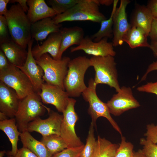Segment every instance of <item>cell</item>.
Segmentation results:
<instances>
[{"label": "cell", "instance_id": "cell-11", "mask_svg": "<svg viewBox=\"0 0 157 157\" xmlns=\"http://www.w3.org/2000/svg\"><path fill=\"white\" fill-rule=\"evenodd\" d=\"M130 2L129 0H121L119 7L117 8L113 13L112 42L114 47L123 44L131 28V24L128 22L126 12V7Z\"/></svg>", "mask_w": 157, "mask_h": 157}, {"label": "cell", "instance_id": "cell-49", "mask_svg": "<svg viewBox=\"0 0 157 157\" xmlns=\"http://www.w3.org/2000/svg\"><path fill=\"white\" fill-rule=\"evenodd\" d=\"M77 157H80V156H79H79H78Z\"/></svg>", "mask_w": 157, "mask_h": 157}, {"label": "cell", "instance_id": "cell-40", "mask_svg": "<svg viewBox=\"0 0 157 157\" xmlns=\"http://www.w3.org/2000/svg\"><path fill=\"white\" fill-rule=\"evenodd\" d=\"M10 65V63L4 53L0 50V71L7 69Z\"/></svg>", "mask_w": 157, "mask_h": 157}, {"label": "cell", "instance_id": "cell-14", "mask_svg": "<svg viewBox=\"0 0 157 157\" xmlns=\"http://www.w3.org/2000/svg\"><path fill=\"white\" fill-rule=\"evenodd\" d=\"M44 103L54 106L57 110L63 113L66 109L69 98L65 90L59 87L44 83L38 94Z\"/></svg>", "mask_w": 157, "mask_h": 157}, {"label": "cell", "instance_id": "cell-7", "mask_svg": "<svg viewBox=\"0 0 157 157\" xmlns=\"http://www.w3.org/2000/svg\"><path fill=\"white\" fill-rule=\"evenodd\" d=\"M97 86L94 79L91 78L88 81V87L82 94L84 99L89 103L88 112L92 118L91 122L95 126L96 122L99 117H104L121 136H122L121 130L111 116L106 103L103 102L98 98L96 92Z\"/></svg>", "mask_w": 157, "mask_h": 157}, {"label": "cell", "instance_id": "cell-20", "mask_svg": "<svg viewBox=\"0 0 157 157\" xmlns=\"http://www.w3.org/2000/svg\"><path fill=\"white\" fill-rule=\"evenodd\" d=\"M28 6L27 16L31 24L42 19L56 16V14L44 0H28Z\"/></svg>", "mask_w": 157, "mask_h": 157}, {"label": "cell", "instance_id": "cell-31", "mask_svg": "<svg viewBox=\"0 0 157 157\" xmlns=\"http://www.w3.org/2000/svg\"><path fill=\"white\" fill-rule=\"evenodd\" d=\"M133 147L132 143L126 141L125 137L121 136V142L115 157H132L134 152Z\"/></svg>", "mask_w": 157, "mask_h": 157}, {"label": "cell", "instance_id": "cell-44", "mask_svg": "<svg viewBox=\"0 0 157 157\" xmlns=\"http://www.w3.org/2000/svg\"><path fill=\"white\" fill-rule=\"evenodd\" d=\"M150 49L152 51L155 57L157 58V42L151 41Z\"/></svg>", "mask_w": 157, "mask_h": 157}, {"label": "cell", "instance_id": "cell-8", "mask_svg": "<svg viewBox=\"0 0 157 157\" xmlns=\"http://www.w3.org/2000/svg\"><path fill=\"white\" fill-rule=\"evenodd\" d=\"M0 80L13 89L20 99L35 92L27 76L19 68L10 63L7 69L0 71Z\"/></svg>", "mask_w": 157, "mask_h": 157}, {"label": "cell", "instance_id": "cell-43", "mask_svg": "<svg viewBox=\"0 0 157 157\" xmlns=\"http://www.w3.org/2000/svg\"><path fill=\"white\" fill-rule=\"evenodd\" d=\"M27 0H11L9 3H15V2L18 3L22 7L24 11L26 13L28 11V7L27 5Z\"/></svg>", "mask_w": 157, "mask_h": 157}, {"label": "cell", "instance_id": "cell-34", "mask_svg": "<svg viewBox=\"0 0 157 157\" xmlns=\"http://www.w3.org/2000/svg\"><path fill=\"white\" fill-rule=\"evenodd\" d=\"M84 145L80 147L68 148L54 155L53 157H77L83 150Z\"/></svg>", "mask_w": 157, "mask_h": 157}, {"label": "cell", "instance_id": "cell-47", "mask_svg": "<svg viewBox=\"0 0 157 157\" xmlns=\"http://www.w3.org/2000/svg\"><path fill=\"white\" fill-rule=\"evenodd\" d=\"M8 117L4 114L0 112V121L5 120L7 119Z\"/></svg>", "mask_w": 157, "mask_h": 157}, {"label": "cell", "instance_id": "cell-10", "mask_svg": "<svg viewBox=\"0 0 157 157\" xmlns=\"http://www.w3.org/2000/svg\"><path fill=\"white\" fill-rule=\"evenodd\" d=\"M106 104L110 113L115 116H119L126 111L140 106L134 97L131 88L124 86L121 87Z\"/></svg>", "mask_w": 157, "mask_h": 157}, {"label": "cell", "instance_id": "cell-29", "mask_svg": "<svg viewBox=\"0 0 157 157\" xmlns=\"http://www.w3.org/2000/svg\"><path fill=\"white\" fill-rule=\"evenodd\" d=\"M94 124L91 123L86 143L81 152V157H92L95 148L96 140L94 135Z\"/></svg>", "mask_w": 157, "mask_h": 157}, {"label": "cell", "instance_id": "cell-33", "mask_svg": "<svg viewBox=\"0 0 157 157\" xmlns=\"http://www.w3.org/2000/svg\"><path fill=\"white\" fill-rule=\"evenodd\" d=\"M6 19L4 15H0V44L10 39Z\"/></svg>", "mask_w": 157, "mask_h": 157}, {"label": "cell", "instance_id": "cell-9", "mask_svg": "<svg viewBox=\"0 0 157 157\" xmlns=\"http://www.w3.org/2000/svg\"><path fill=\"white\" fill-rule=\"evenodd\" d=\"M76 102L75 99L69 97L67 106L63 113L60 136L66 143L68 148L76 147L84 145L76 135L75 130V125L78 119L74 109Z\"/></svg>", "mask_w": 157, "mask_h": 157}, {"label": "cell", "instance_id": "cell-12", "mask_svg": "<svg viewBox=\"0 0 157 157\" xmlns=\"http://www.w3.org/2000/svg\"><path fill=\"white\" fill-rule=\"evenodd\" d=\"M48 113V118L42 119L39 117L30 122L28 125L27 131L29 132H37L42 136L53 134L60 135L63 115L52 110Z\"/></svg>", "mask_w": 157, "mask_h": 157}, {"label": "cell", "instance_id": "cell-42", "mask_svg": "<svg viewBox=\"0 0 157 157\" xmlns=\"http://www.w3.org/2000/svg\"><path fill=\"white\" fill-rule=\"evenodd\" d=\"M10 1L9 0H0V15L5 16L6 14L8 11L7 5Z\"/></svg>", "mask_w": 157, "mask_h": 157}, {"label": "cell", "instance_id": "cell-39", "mask_svg": "<svg viewBox=\"0 0 157 157\" xmlns=\"http://www.w3.org/2000/svg\"><path fill=\"white\" fill-rule=\"evenodd\" d=\"M147 7L151 12L154 19L157 18V0L149 1Z\"/></svg>", "mask_w": 157, "mask_h": 157}, {"label": "cell", "instance_id": "cell-38", "mask_svg": "<svg viewBox=\"0 0 157 157\" xmlns=\"http://www.w3.org/2000/svg\"><path fill=\"white\" fill-rule=\"evenodd\" d=\"M149 36L151 41L157 42V18L153 19Z\"/></svg>", "mask_w": 157, "mask_h": 157}, {"label": "cell", "instance_id": "cell-22", "mask_svg": "<svg viewBox=\"0 0 157 157\" xmlns=\"http://www.w3.org/2000/svg\"><path fill=\"white\" fill-rule=\"evenodd\" d=\"M154 18L147 6L137 4L133 11L131 18V26L142 29L148 36Z\"/></svg>", "mask_w": 157, "mask_h": 157}, {"label": "cell", "instance_id": "cell-2", "mask_svg": "<svg viewBox=\"0 0 157 157\" xmlns=\"http://www.w3.org/2000/svg\"><path fill=\"white\" fill-rule=\"evenodd\" d=\"M91 66L90 59L85 56H79L71 59L64 81L65 90L69 97H79L87 88L84 77Z\"/></svg>", "mask_w": 157, "mask_h": 157}, {"label": "cell", "instance_id": "cell-48", "mask_svg": "<svg viewBox=\"0 0 157 157\" xmlns=\"http://www.w3.org/2000/svg\"><path fill=\"white\" fill-rule=\"evenodd\" d=\"M6 153L5 151H1L0 152V157H3L4 155ZM8 157H14V156H10Z\"/></svg>", "mask_w": 157, "mask_h": 157}, {"label": "cell", "instance_id": "cell-21", "mask_svg": "<svg viewBox=\"0 0 157 157\" xmlns=\"http://www.w3.org/2000/svg\"><path fill=\"white\" fill-rule=\"evenodd\" d=\"M60 32L62 37L60 56L62 58L67 49L74 45L80 44L84 37V33L83 29L78 26L61 28Z\"/></svg>", "mask_w": 157, "mask_h": 157}, {"label": "cell", "instance_id": "cell-6", "mask_svg": "<svg viewBox=\"0 0 157 157\" xmlns=\"http://www.w3.org/2000/svg\"><path fill=\"white\" fill-rule=\"evenodd\" d=\"M91 66L95 71L94 81L97 85L106 84L117 92L120 89L118 80L116 63L114 56H92L90 59Z\"/></svg>", "mask_w": 157, "mask_h": 157}, {"label": "cell", "instance_id": "cell-19", "mask_svg": "<svg viewBox=\"0 0 157 157\" xmlns=\"http://www.w3.org/2000/svg\"><path fill=\"white\" fill-rule=\"evenodd\" d=\"M62 25L55 24L53 19L47 17L31 24V34L32 39L36 41L46 39L51 34L60 31Z\"/></svg>", "mask_w": 157, "mask_h": 157}, {"label": "cell", "instance_id": "cell-16", "mask_svg": "<svg viewBox=\"0 0 157 157\" xmlns=\"http://www.w3.org/2000/svg\"><path fill=\"white\" fill-rule=\"evenodd\" d=\"M20 99L15 91L0 81V112L10 118H15Z\"/></svg>", "mask_w": 157, "mask_h": 157}, {"label": "cell", "instance_id": "cell-32", "mask_svg": "<svg viewBox=\"0 0 157 157\" xmlns=\"http://www.w3.org/2000/svg\"><path fill=\"white\" fill-rule=\"evenodd\" d=\"M140 144L143 146L141 149L146 157H157V144L144 138L140 140Z\"/></svg>", "mask_w": 157, "mask_h": 157}, {"label": "cell", "instance_id": "cell-1", "mask_svg": "<svg viewBox=\"0 0 157 157\" xmlns=\"http://www.w3.org/2000/svg\"><path fill=\"white\" fill-rule=\"evenodd\" d=\"M4 16L11 39L26 49L32 38L31 23L25 12L17 3L12 5Z\"/></svg>", "mask_w": 157, "mask_h": 157}, {"label": "cell", "instance_id": "cell-5", "mask_svg": "<svg viewBox=\"0 0 157 157\" xmlns=\"http://www.w3.org/2000/svg\"><path fill=\"white\" fill-rule=\"evenodd\" d=\"M70 60L67 56H64L60 60H55L46 53L36 61L43 71V79L46 83L59 87L65 90L64 81Z\"/></svg>", "mask_w": 157, "mask_h": 157}, {"label": "cell", "instance_id": "cell-3", "mask_svg": "<svg viewBox=\"0 0 157 157\" xmlns=\"http://www.w3.org/2000/svg\"><path fill=\"white\" fill-rule=\"evenodd\" d=\"M97 0H80L65 13L57 15L53 18L56 24L65 22L89 21L100 23L106 19L100 11Z\"/></svg>", "mask_w": 157, "mask_h": 157}, {"label": "cell", "instance_id": "cell-28", "mask_svg": "<svg viewBox=\"0 0 157 157\" xmlns=\"http://www.w3.org/2000/svg\"><path fill=\"white\" fill-rule=\"evenodd\" d=\"M40 141L53 156L68 148L60 135L56 134L42 136Z\"/></svg>", "mask_w": 157, "mask_h": 157}, {"label": "cell", "instance_id": "cell-26", "mask_svg": "<svg viewBox=\"0 0 157 157\" xmlns=\"http://www.w3.org/2000/svg\"><path fill=\"white\" fill-rule=\"evenodd\" d=\"M119 147V144L113 143L98 136L92 157H115Z\"/></svg>", "mask_w": 157, "mask_h": 157}, {"label": "cell", "instance_id": "cell-36", "mask_svg": "<svg viewBox=\"0 0 157 157\" xmlns=\"http://www.w3.org/2000/svg\"><path fill=\"white\" fill-rule=\"evenodd\" d=\"M137 90L139 92L154 94L157 96V81L155 82H149L138 87Z\"/></svg>", "mask_w": 157, "mask_h": 157}, {"label": "cell", "instance_id": "cell-4", "mask_svg": "<svg viewBox=\"0 0 157 157\" xmlns=\"http://www.w3.org/2000/svg\"><path fill=\"white\" fill-rule=\"evenodd\" d=\"M39 94L34 92L20 100L15 118L20 133L27 131L28 125L31 122L40 117L49 108L44 106Z\"/></svg>", "mask_w": 157, "mask_h": 157}, {"label": "cell", "instance_id": "cell-30", "mask_svg": "<svg viewBox=\"0 0 157 157\" xmlns=\"http://www.w3.org/2000/svg\"><path fill=\"white\" fill-rule=\"evenodd\" d=\"M80 1V0H48L47 1L51 6L57 15L65 13Z\"/></svg>", "mask_w": 157, "mask_h": 157}, {"label": "cell", "instance_id": "cell-15", "mask_svg": "<svg viewBox=\"0 0 157 157\" xmlns=\"http://www.w3.org/2000/svg\"><path fill=\"white\" fill-rule=\"evenodd\" d=\"M33 41L32 38L28 43L27 57L24 64L22 66L17 67L27 76L33 85L35 92L38 94L41 92L42 86L44 83L43 79L44 72L42 68L37 64L33 56L32 49Z\"/></svg>", "mask_w": 157, "mask_h": 157}, {"label": "cell", "instance_id": "cell-35", "mask_svg": "<svg viewBox=\"0 0 157 157\" xmlns=\"http://www.w3.org/2000/svg\"><path fill=\"white\" fill-rule=\"evenodd\" d=\"M147 131L144 135L146 139L152 142L157 144V124H148L146 126Z\"/></svg>", "mask_w": 157, "mask_h": 157}, {"label": "cell", "instance_id": "cell-45", "mask_svg": "<svg viewBox=\"0 0 157 157\" xmlns=\"http://www.w3.org/2000/svg\"><path fill=\"white\" fill-rule=\"evenodd\" d=\"M99 5H102L106 6H109L113 3V0H97Z\"/></svg>", "mask_w": 157, "mask_h": 157}, {"label": "cell", "instance_id": "cell-41", "mask_svg": "<svg viewBox=\"0 0 157 157\" xmlns=\"http://www.w3.org/2000/svg\"><path fill=\"white\" fill-rule=\"evenodd\" d=\"M157 70V60L150 64L148 66L142 78L141 81L145 80L147 74L150 72Z\"/></svg>", "mask_w": 157, "mask_h": 157}, {"label": "cell", "instance_id": "cell-23", "mask_svg": "<svg viewBox=\"0 0 157 157\" xmlns=\"http://www.w3.org/2000/svg\"><path fill=\"white\" fill-rule=\"evenodd\" d=\"M0 129L6 134L11 142L12 150L9 154L14 156L18 150L17 143L20 133L17 126L15 118L0 121Z\"/></svg>", "mask_w": 157, "mask_h": 157}, {"label": "cell", "instance_id": "cell-27", "mask_svg": "<svg viewBox=\"0 0 157 157\" xmlns=\"http://www.w3.org/2000/svg\"><path fill=\"white\" fill-rule=\"evenodd\" d=\"M118 2V0H114L113 10L110 17L108 19L103 20L101 22L99 30L90 37L94 42H98L106 37L108 38L113 37V15L117 8Z\"/></svg>", "mask_w": 157, "mask_h": 157}, {"label": "cell", "instance_id": "cell-37", "mask_svg": "<svg viewBox=\"0 0 157 157\" xmlns=\"http://www.w3.org/2000/svg\"><path fill=\"white\" fill-rule=\"evenodd\" d=\"M14 157H38L34 153L28 149L23 147L18 149Z\"/></svg>", "mask_w": 157, "mask_h": 157}, {"label": "cell", "instance_id": "cell-24", "mask_svg": "<svg viewBox=\"0 0 157 157\" xmlns=\"http://www.w3.org/2000/svg\"><path fill=\"white\" fill-rule=\"evenodd\" d=\"M20 137L23 147L28 149L38 157H53L44 145L35 139L28 131L20 133Z\"/></svg>", "mask_w": 157, "mask_h": 157}, {"label": "cell", "instance_id": "cell-25", "mask_svg": "<svg viewBox=\"0 0 157 157\" xmlns=\"http://www.w3.org/2000/svg\"><path fill=\"white\" fill-rule=\"evenodd\" d=\"M146 33L141 28L131 26L124 40L131 49L138 47L150 48V45L148 42Z\"/></svg>", "mask_w": 157, "mask_h": 157}, {"label": "cell", "instance_id": "cell-17", "mask_svg": "<svg viewBox=\"0 0 157 157\" xmlns=\"http://www.w3.org/2000/svg\"><path fill=\"white\" fill-rule=\"evenodd\" d=\"M62 37L60 31L50 34L42 44H38L32 49L33 56L35 60L43 54L49 53L54 59L58 60L60 56V50Z\"/></svg>", "mask_w": 157, "mask_h": 157}, {"label": "cell", "instance_id": "cell-46", "mask_svg": "<svg viewBox=\"0 0 157 157\" xmlns=\"http://www.w3.org/2000/svg\"><path fill=\"white\" fill-rule=\"evenodd\" d=\"M132 157H146L143 154L141 149H139L137 152L134 151Z\"/></svg>", "mask_w": 157, "mask_h": 157}, {"label": "cell", "instance_id": "cell-18", "mask_svg": "<svg viewBox=\"0 0 157 157\" xmlns=\"http://www.w3.org/2000/svg\"><path fill=\"white\" fill-rule=\"evenodd\" d=\"M0 49L9 63L17 67L24 64L27 58L28 51L19 45L11 38L0 43Z\"/></svg>", "mask_w": 157, "mask_h": 157}, {"label": "cell", "instance_id": "cell-13", "mask_svg": "<svg viewBox=\"0 0 157 157\" xmlns=\"http://www.w3.org/2000/svg\"><path fill=\"white\" fill-rule=\"evenodd\" d=\"M107 38H104L98 42H94L90 37H84L80 44L70 49L71 52L79 50L83 51L85 53L95 56H114L116 52L112 42H108Z\"/></svg>", "mask_w": 157, "mask_h": 157}]
</instances>
